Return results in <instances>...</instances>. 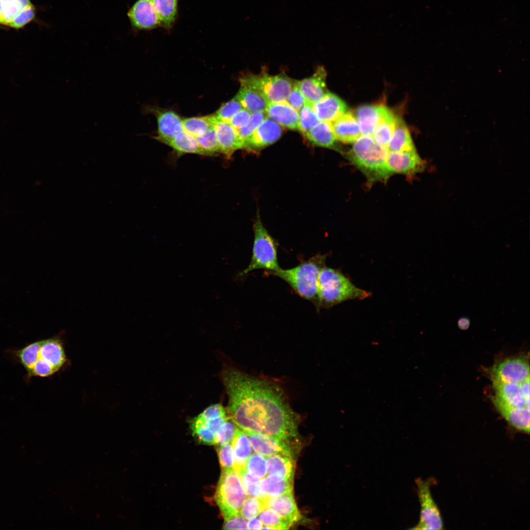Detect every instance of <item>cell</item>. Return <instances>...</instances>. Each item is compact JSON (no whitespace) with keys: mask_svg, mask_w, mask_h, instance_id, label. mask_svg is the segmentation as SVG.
I'll use <instances>...</instances> for the list:
<instances>
[{"mask_svg":"<svg viewBox=\"0 0 530 530\" xmlns=\"http://www.w3.org/2000/svg\"><path fill=\"white\" fill-rule=\"evenodd\" d=\"M220 464L222 470L234 469L235 457L231 443L218 446L216 448Z\"/></svg>","mask_w":530,"mask_h":530,"instance_id":"cell-46","label":"cell"},{"mask_svg":"<svg viewBox=\"0 0 530 530\" xmlns=\"http://www.w3.org/2000/svg\"><path fill=\"white\" fill-rule=\"evenodd\" d=\"M192 434L201 443L207 445L216 444L215 434L193 418L190 421Z\"/></svg>","mask_w":530,"mask_h":530,"instance_id":"cell-43","label":"cell"},{"mask_svg":"<svg viewBox=\"0 0 530 530\" xmlns=\"http://www.w3.org/2000/svg\"><path fill=\"white\" fill-rule=\"evenodd\" d=\"M265 507L273 509L291 526L302 519L293 492L272 498H263Z\"/></svg>","mask_w":530,"mask_h":530,"instance_id":"cell-18","label":"cell"},{"mask_svg":"<svg viewBox=\"0 0 530 530\" xmlns=\"http://www.w3.org/2000/svg\"><path fill=\"white\" fill-rule=\"evenodd\" d=\"M254 239L251 261L239 275L243 276L258 269L269 272L280 269L277 260V244L257 216L254 224Z\"/></svg>","mask_w":530,"mask_h":530,"instance_id":"cell-7","label":"cell"},{"mask_svg":"<svg viewBox=\"0 0 530 530\" xmlns=\"http://www.w3.org/2000/svg\"><path fill=\"white\" fill-rule=\"evenodd\" d=\"M265 508L263 498L249 497L247 498L240 511L241 516L245 520L257 517Z\"/></svg>","mask_w":530,"mask_h":530,"instance_id":"cell-42","label":"cell"},{"mask_svg":"<svg viewBox=\"0 0 530 530\" xmlns=\"http://www.w3.org/2000/svg\"><path fill=\"white\" fill-rule=\"evenodd\" d=\"M251 115V112L245 108H242L232 117L229 123L237 130L248 123Z\"/></svg>","mask_w":530,"mask_h":530,"instance_id":"cell-49","label":"cell"},{"mask_svg":"<svg viewBox=\"0 0 530 530\" xmlns=\"http://www.w3.org/2000/svg\"><path fill=\"white\" fill-rule=\"evenodd\" d=\"M13 354L28 378L50 377L67 361L62 343L57 337L34 342L14 350Z\"/></svg>","mask_w":530,"mask_h":530,"instance_id":"cell-2","label":"cell"},{"mask_svg":"<svg viewBox=\"0 0 530 530\" xmlns=\"http://www.w3.org/2000/svg\"><path fill=\"white\" fill-rule=\"evenodd\" d=\"M247 497L238 472L234 469L222 470L215 499L225 520L240 515Z\"/></svg>","mask_w":530,"mask_h":530,"instance_id":"cell-6","label":"cell"},{"mask_svg":"<svg viewBox=\"0 0 530 530\" xmlns=\"http://www.w3.org/2000/svg\"><path fill=\"white\" fill-rule=\"evenodd\" d=\"M382 106L364 105L356 110V118L363 135L372 136L381 113Z\"/></svg>","mask_w":530,"mask_h":530,"instance_id":"cell-29","label":"cell"},{"mask_svg":"<svg viewBox=\"0 0 530 530\" xmlns=\"http://www.w3.org/2000/svg\"><path fill=\"white\" fill-rule=\"evenodd\" d=\"M326 77L324 68L318 66L311 77L297 80L298 85L307 102L312 105L328 92L326 85Z\"/></svg>","mask_w":530,"mask_h":530,"instance_id":"cell-16","label":"cell"},{"mask_svg":"<svg viewBox=\"0 0 530 530\" xmlns=\"http://www.w3.org/2000/svg\"><path fill=\"white\" fill-rule=\"evenodd\" d=\"M327 255H316L294 267L269 272L287 282L302 298L314 303L319 310V275L325 266Z\"/></svg>","mask_w":530,"mask_h":530,"instance_id":"cell-4","label":"cell"},{"mask_svg":"<svg viewBox=\"0 0 530 530\" xmlns=\"http://www.w3.org/2000/svg\"><path fill=\"white\" fill-rule=\"evenodd\" d=\"M435 483L432 478L416 479L417 492L420 504V518L413 530H443L441 513L431 493V486Z\"/></svg>","mask_w":530,"mask_h":530,"instance_id":"cell-9","label":"cell"},{"mask_svg":"<svg viewBox=\"0 0 530 530\" xmlns=\"http://www.w3.org/2000/svg\"><path fill=\"white\" fill-rule=\"evenodd\" d=\"M259 515L264 525L262 530H286L291 527L286 521L271 508H265Z\"/></svg>","mask_w":530,"mask_h":530,"instance_id":"cell-36","label":"cell"},{"mask_svg":"<svg viewBox=\"0 0 530 530\" xmlns=\"http://www.w3.org/2000/svg\"><path fill=\"white\" fill-rule=\"evenodd\" d=\"M470 325V320L467 317L460 318L457 321L458 328L462 330H465L469 328Z\"/></svg>","mask_w":530,"mask_h":530,"instance_id":"cell-52","label":"cell"},{"mask_svg":"<svg viewBox=\"0 0 530 530\" xmlns=\"http://www.w3.org/2000/svg\"><path fill=\"white\" fill-rule=\"evenodd\" d=\"M286 101L298 111L304 105L306 100L298 85L297 80L294 81Z\"/></svg>","mask_w":530,"mask_h":530,"instance_id":"cell-48","label":"cell"},{"mask_svg":"<svg viewBox=\"0 0 530 530\" xmlns=\"http://www.w3.org/2000/svg\"><path fill=\"white\" fill-rule=\"evenodd\" d=\"M491 400L498 412L511 426L519 431L529 434V409L526 407H513L506 405L495 397H491Z\"/></svg>","mask_w":530,"mask_h":530,"instance_id":"cell-20","label":"cell"},{"mask_svg":"<svg viewBox=\"0 0 530 530\" xmlns=\"http://www.w3.org/2000/svg\"><path fill=\"white\" fill-rule=\"evenodd\" d=\"M282 132L280 125L266 117L245 143L243 149L250 151L261 150L276 141Z\"/></svg>","mask_w":530,"mask_h":530,"instance_id":"cell-14","label":"cell"},{"mask_svg":"<svg viewBox=\"0 0 530 530\" xmlns=\"http://www.w3.org/2000/svg\"><path fill=\"white\" fill-rule=\"evenodd\" d=\"M304 136L314 145L338 150L330 122L319 121Z\"/></svg>","mask_w":530,"mask_h":530,"instance_id":"cell-25","label":"cell"},{"mask_svg":"<svg viewBox=\"0 0 530 530\" xmlns=\"http://www.w3.org/2000/svg\"><path fill=\"white\" fill-rule=\"evenodd\" d=\"M159 17L161 26L170 28L174 23L178 11V0H152Z\"/></svg>","mask_w":530,"mask_h":530,"instance_id":"cell-34","label":"cell"},{"mask_svg":"<svg viewBox=\"0 0 530 530\" xmlns=\"http://www.w3.org/2000/svg\"><path fill=\"white\" fill-rule=\"evenodd\" d=\"M196 138L199 146L206 156H214L217 153H220L214 127L203 135Z\"/></svg>","mask_w":530,"mask_h":530,"instance_id":"cell-40","label":"cell"},{"mask_svg":"<svg viewBox=\"0 0 530 530\" xmlns=\"http://www.w3.org/2000/svg\"><path fill=\"white\" fill-rule=\"evenodd\" d=\"M165 144L169 146L178 154H196L206 156L199 146L196 138L184 130L178 133Z\"/></svg>","mask_w":530,"mask_h":530,"instance_id":"cell-32","label":"cell"},{"mask_svg":"<svg viewBox=\"0 0 530 530\" xmlns=\"http://www.w3.org/2000/svg\"><path fill=\"white\" fill-rule=\"evenodd\" d=\"M127 14L132 26L135 29L150 30L161 26L152 0H137Z\"/></svg>","mask_w":530,"mask_h":530,"instance_id":"cell-13","label":"cell"},{"mask_svg":"<svg viewBox=\"0 0 530 530\" xmlns=\"http://www.w3.org/2000/svg\"><path fill=\"white\" fill-rule=\"evenodd\" d=\"M388 150L371 136L361 135L346 153L348 159L367 178L370 185L386 182L392 175L387 164Z\"/></svg>","mask_w":530,"mask_h":530,"instance_id":"cell-3","label":"cell"},{"mask_svg":"<svg viewBox=\"0 0 530 530\" xmlns=\"http://www.w3.org/2000/svg\"><path fill=\"white\" fill-rule=\"evenodd\" d=\"M157 120L158 135L155 138L165 144L178 133L183 131V120L173 110L153 109Z\"/></svg>","mask_w":530,"mask_h":530,"instance_id":"cell-15","label":"cell"},{"mask_svg":"<svg viewBox=\"0 0 530 530\" xmlns=\"http://www.w3.org/2000/svg\"><path fill=\"white\" fill-rule=\"evenodd\" d=\"M256 453L265 457L283 454L294 459L298 443L286 441L259 433H245Z\"/></svg>","mask_w":530,"mask_h":530,"instance_id":"cell-11","label":"cell"},{"mask_svg":"<svg viewBox=\"0 0 530 530\" xmlns=\"http://www.w3.org/2000/svg\"><path fill=\"white\" fill-rule=\"evenodd\" d=\"M35 13V8L32 4L17 15L8 26L16 29L21 28L34 19Z\"/></svg>","mask_w":530,"mask_h":530,"instance_id":"cell-47","label":"cell"},{"mask_svg":"<svg viewBox=\"0 0 530 530\" xmlns=\"http://www.w3.org/2000/svg\"><path fill=\"white\" fill-rule=\"evenodd\" d=\"M217 120L214 114L187 118L183 120V130L198 137L213 127Z\"/></svg>","mask_w":530,"mask_h":530,"instance_id":"cell-33","label":"cell"},{"mask_svg":"<svg viewBox=\"0 0 530 530\" xmlns=\"http://www.w3.org/2000/svg\"><path fill=\"white\" fill-rule=\"evenodd\" d=\"M245 469L253 476L263 479L267 475L265 456L257 453L251 454L246 462Z\"/></svg>","mask_w":530,"mask_h":530,"instance_id":"cell-38","label":"cell"},{"mask_svg":"<svg viewBox=\"0 0 530 530\" xmlns=\"http://www.w3.org/2000/svg\"><path fill=\"white\" fill-rule=\"evenodd\" d=\"M371 293L355 286L338 269L323 267L318 279V297L320 308H329L345 301L362 300Z\"/></svg>","mask_w":530,"mask_h":530,"instance_id":"cell-5","label":"cell"},{"mask_svg":"<svg viewBox=\"0 0 530 530\" xmlns=\"http://www.w3.org/2000/svg\"><path fill=\"white\" fill-rule=\"evenodd\" d=\"M312 107L319 121L330 123L345 113L347 107L344 101L330 92L312 104Z\"/></svg>","mask_w":530,"mask_h":530,"instance_id":"cell-17","label":"cell"},{"mask_svg":"<svg viewBox=\"0 0 530 530\" xmlns=\"http://www.w3.org/2000/svg\"><path fill=\"white\" fill-rule=\"evenodd\" d=\"M260 92L268 103L287 101L292 87V81L286 74L269 75L265 72L257 75L247 74L239 79Z\"/></svg>","mask_w":530,"mask_h":530,"instance_id":"cell-8","label":"cell"},{"mask_svg":"<svg viewBox=\"0 0 530 530\" xmlns=\"http://www.w3.org/2000/svg\"><path fill=\"white\" fill-rule=\"evenodd\" d=\"M331 124L336 139L343 143H353L361 135L357 119L350 112H345Z\"/></svg>","mask_w":530,"mask_h":530,"instance_id":"cell-21","label":"cell"},{"mask_svg":"<svg viewBox=\"0 0 530 530\" xmlns=\"http://www.w3.org/2000/svg\"><path fill=\"white\" fill-rule=\"evenodd\" d=\"M490 375L491 379L521 384L530 377L529 362L522 356L505 359L491 368Z\"/></svg>","mask_w":530,"mask_h":530,"instance_id":"cell-10","label":"cell"},{"mask_svg":"<svg viewBox=\"0 0 530 530\" xmlns=\"http://www.w3.org/2000/svg\"><path fill=\"white\" fill-rule=\"evenodd\" d=\"M222 377L229 397L228 417L238 427L298 442V416L277 384L233 369L224 370Z\"/></svg>","mask_w":530,"mask_h":530,"instance_id":"cell-1","label":"cell"},{"mask_svg":"<svg viewBox=\"0 0 530 530\" xmlns=\"http://www.w3.org/2000/svg\"><path fill=\"white\" fill-rule=\"evenodd\" d=\"M266 458L267 476H275L285 479H293L294 459L283 454H277Z\"/></svg>","mask_w":530,"mask_h":530,"instance_id":"cell-24","label":"cell"},{"mask_svg":"<svg viewBox=\"0 0 530 530\" xmlns=\"http://www.w3.org/2000/svg\"><path fill=\"white\" fill-rule=\"evenodd\" d=\"M491 380L495 393L494 397L501 402L513 407H525L526 399L522 393L520 384Z\"/></svg>","mask_w":530,"mask_h":530,"instance_id":"cell-23","label":"cell"},{"mask_svg":"<svg viewBox=\"0 0 530 530\" xmlns=\"http://www.w3.org/2000/svg\"><path fill=\"white\" fill-rule=\"evenodd\" d=\"M293 479H285L275 476L265 477L261 481L263 498H272L293 492Z\"/></svg>","mask_w":530,"mask_h":530,"instance_id":"cell-30","label":"cell"},{"mask_svg":"<svg viewBox=\"0 0 530 530\" xmlns=\"http://www.w3.org/2000/svg\"><path fill=\"white\" fill-rule=\"evenodd\" d=\"M395 119L393 112L382 106L379 121L371 136L377 143L387 149L395 129Z\"/></svg>","mask_w":530,"mask_h":530,"instance_id":"cell-27","label":"cell"},{"mask_svg":"<svg viewBox=\"0 0 530 530\" xmlns=\"http://www.w3.org/2000/svg\"><path fill=\"white\" fill-rule=\"evenodd\" d=\"M265 111H258L252 113L251 117L248 123L243 127L237 130L241 139L243 147L254 131L266 117ZM242 147V149H243Z\"/></svg>","mask_w":530,"mask_h":530,"instance_id":"cell-41","label":"cell"},{"mask_svg":"<svg viewBox=\"0 0 530 530\" xmlns=\"http://www.w3.org/2000/svg\"><path fill=\"white\" fill-rule=\"evenodd\" d=\"M232 444L235 457L234 469L238 472L245 469L246 462L252 453L251 446L246 434L238 427Z\"/></svg>","mask_w":530,"mask_h":530,"instance_id":"cell-31","label":"cell"},{"mask_svg":"<svg viewBox=\"0 0 530 530\" xmlns=\"http://www.w3.org/2000/svg\"><path fill=\"white\" fill-rule=\"evenodd\" d=\"M248 497L263 498L261 492V479L250 474L245 469L237 472Z\"/></svg>","mask_w":530,"mask_h":530,"instance_id":"cell-39","label":"cell"},{"mask_svg":"<svg viewBox=\"0 0 530 530\" xmlns=\"http://www.w3.org/2000/svg\"><path fill=\"white\" fill-rule=\"evenodd\" d=\"M240 87L236 96L243 108L251 113L265 111L268 102L258 91L240 82Z\"/></svg>","mask_w":530,"mask_h":530,"instance_id":"cell-28","label":"cell"},{"mask_svg":"<svg viewBox=\"0 0 530 530\" xmlns=\"http://www.w3.org/2000/svg\"><path fill=\"white\" fill-rule=\"evenodd\" d=\"M388 152L416 150L408 129L402 119L396 117L395 129L388 145Z\"/></svg>","mask_w":530,"mask_h":530,"instance_id":"cell-26","label":"cell"},{"mask_svg":"<svg viewBox=\"0 0 530 530\" xmlns=\"http://www.w3.org/2000/svg\"><path fill=\"white\" fill-rule=\"evenodd\" d=\"M32 4L30 0H0V24H8L20 12Z\"/></svg>","mask_w":530,"mask_h":530,"instance_id":"cell-35","label":"cell"},{"mask_svg":"<svg viewBox=\"0 0 530 530\" xmlns=\"http://www.w3.org/2000/svg\"><path fill=\"white\" fill-rule=\"evenodd\" d=\"M263 525L259 518L255 517L248 520L247 528L248 530H262Z\"/></svg>","mask_w":530,"mask_h":530,"instance_id":"cell-51","label":"cell"},{"mask_svg":"<svg viewBox=\"0 0 530 530\" xmlns=\"http://www.w3.org/2000/svg\"><path fill=\"white\" fill-rule=\"evenodd\" d=\"M319 120L314 111L312 105L306 101L298 111V130L305 134L316 125Z\"/></svg>","mask_w":530,"mask_h":530,"instance_id":"cell-37","label":"cell"},{"mask_svg":"<svg viewBox=\"0 0 530 530\" xmlns=\"http://www.w3.org/2000/svg\"><path fill=\"white\" fill-rule=\"evenodd\" d=\"M265 112L267 117L279 125L291 130H298V111L286 101L268 103Z\"/></svg>","mask_w":530,"mask_h":530,"instance_id":"cell-22","label":"cell"},{"mask_svg":"<svg viewBox=\"0 0 530 530\" xmlns=\"http://www.w3.org/2000/svg\"><path fill=\"white\" fill-rule=\"evenodd\" d=\"M238 427L228 419L215 433L216 444L221 446L231 443Z\"/></svg>","mask_w":530,"mask_h":530,"instance_id":"cell-45","label":"cell"},{"mask_svg":"<svg viewBox=\"0 0 530 530\" xmlns=\"http://www.w3.org/2000/svg\"><path fill=\"white\" fill-rule=\"evenodd\" d=\"M242 108L243 107L235 96L223 104L214 115L218 120L229 122L232 117Z\"/></svg>","mask_w":530,"mask_h":530,"instance_id":"cell-44","label":"cell"},{"mask_svg":"<svg viewBox=\"0 0 530 530\" xmlns=\"http://www.w3.org/2000/svg\"><path fill=\"white\" fill-rule=\"evenodd\" d=\"M387 164L391 174L398 173L409 176L422 171L424 167V160L416 150L404 152H388Z\"/></svg>","mask_w":530,"mask_h":530,"instance_id":"cell-12","label":"cell"},{"mask_svg":"<svg viewBox=\"0 0 530 530\" xmlns=\"http://www.w3.org/2000/svg\"><path fill=\"white\" fill-rule=\"evenodd\" d=\"M223 529L224 530H247V523L241 515L225 519Z\"/></svg>","mask_w":530,"mask_h":530,"instance_id":"cell-50","label":"cell"},{"mask_svg":"<svg viewBox=\"0 0 530 530\" xmlns=\"http://www.w3.org/2000/svg\"><path fill=\"white\" fill-rule=\"evenodd\" d=\"M214 129L220 153L229 158L237 150L242 149L243 144L237 130L229 122L217 120Z\"/></svg>","mask_w":530,"mask_h":530,"instance_id":"cell-19","label":"cell"}]
</instances>
